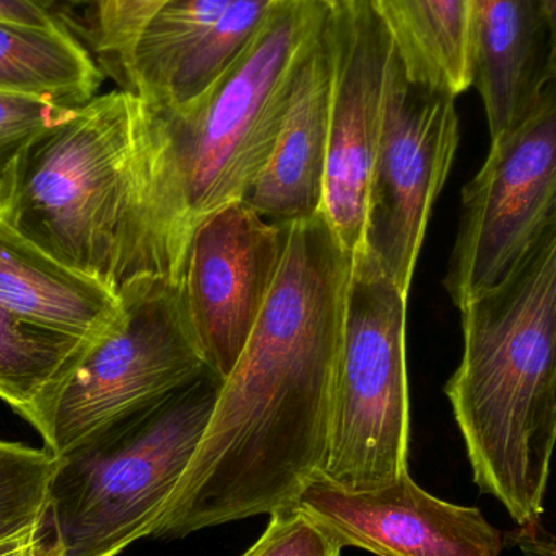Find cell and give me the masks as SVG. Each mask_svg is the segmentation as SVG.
Instances as JSON below:
<instances>
[{
	"label": "cell",
	"instance_id": "1",
	"mask_svg": "<svg viewBox=\"0 0 556 556\" xmlns=\"http://www.w3.org/2000/svg\"><path fill=\"white\" fill-rule=\"evenodd\" d=\"M353 257L323 211L291 225L269 301L153 538L274 515L319 477Z\"/></svg>",
	"mask_w": 556,
	"mask_h": 556
},
{
	"label": "cell",
	"instance_id": "2",
	"mask_svg": "<svg viewBox=\"0 0 556 556\" xmlns=\"http://www.w3.org/2000/svg\"><path fill=\"white\" fill-rule=\"evenodd\" d=\"M326 18L319 0H280L240 61L198 103L182 111L143 103L129 280L163 276L181 283L198 225L247 199L273 155L298 75Z\"/></svg>",
	"mask_w": 556,
	"mask_h": 556
},
{
	"label": "cell",
	"instance_id": "3",
	"mask_svg": "<svg viewBox=\"0 0 556 556\" xmlns=\"http://www.w3.org/2000/svg\"><path fill=\"white\" fill-rule=\"evenodd\" d=\"M459 311L463 356L444 392L473 482L519 528L541 525L556 447V211Z\"/></svg>",
	"mask_w": 556,
	"mask_h": 556
},
{
	"label": "cell",
	"instance_id": "4",
	"mask_svg": "<svg viewBox=\"0 0 556 556\" xmlns=\"http://www.w3.org/2000/svg\"><path fill=\"white\" fill-rule=\"evenodd\" d=\"M146 104L98 94L42 130L0 186V222L114 291L127 281L142 186Z\"/></svg>",
	"mask_w": 556,
	"mask_h": 556
},
{
	"label": "cell",
	"instance_id": "5",
	"mask_svg": "<svg viewBox=\"0 0 556 556\" xmlns=\"http://www.w3.org/2000/svg\"><path fill=\"white\" fill-rule=\"evenodd\" d=\"M222 384L207 369L58 457L48 509L54 556H116L153 534L204 437Z\"/></svg>",
	"mask_w": 556,
	"mask_h": 556
},
{
	"label": "cell",
	"instance_id": "6",
	"mask_svg": "<svg viewBox=\"0 0 556 556\" xmlns=\"http://www.w3.org/2000/svg\"><path fill=\"white\" fill-rule=\"evenodd\" d=\"M407 298L358 251L346 288L320 479L375 492L408 472Z\"/></svg>",
	"mask_w": 556,
	"mask_h": 556
},
{
	"label": "cell",
	"instance_id": "7",
	"mask_svg": "<svg viewBox=\"0 0 556 556\" xmlns=\"http://www.w3.org/2000/svg\"><path fill=\"white\" fill-rule=\"evenodd\" d=\"M121 316L28 418L64 456L104 425L149 407L207 371L179 281L139 276L117 290Z\"/></svg>",
	"mask_w": 556,
	"mask_h": 556
},
{
	"label": "cell",
	"instance_id": "8",
	"mask_svg": "<svg viewBox=\"0 0 556 556\" xmlns=\"http://www.w3.org/2000/svg\"><path fill=\"white\" fill-rule=\"evenodd\" d=\"M456 100L450 91L412 80L395 54L359 251L371 256L405 294L431 208L459 146Z\"/></svg>",
	"mask_w": 556,
	"mask_h": 556
},
{
	"label": "cell",
	"instance_id": "9",
	"mask_svg": "<svg viewBox=\"0 0 556 556\" xmlns=\"http://www.w3.org/2000/svg\"><path fill=\"white\" fill-rule=\"evenodd\" d=\"M556 211V78L538 106L490 142L463 189L459 231L444 287L457 309L502 280Z\"/></svg>",
	"mask_w": 556,
	"mask_h": 556
},
{
	"label": "cell",
	"instance_id": "10",
	"mask_svg": "<svg viewBox=\"0 0 556 556\" xmlns=\"http://www.w3.org/2000/svg\"><path fill=\"white\" fill-rule=\"evenodd\" d=\"M330 106L320 211L340 243L362 250L372 169L384 123L386 91L397 49L371 0L327 12Z\"/></svg>",
	"mask_w": 556,
	"mask_h": 556
},
{
	"label": "cell",
	"instance_id": "11",
	"mask_svg": "<svg viewBox=\"0 0 556 556\" xmlns=\"http://www.w3.org/2000/svg\"><path fill=\"white\" fill-rule=\"evenodd\" d=\"M291 225L273 224L244 201L205 217L186 251V313L207 368L220 376L247 349L287 254Z\"/></svg>",
	"mask_w": 556,
	"mask_h": 556
},
{
	"label": "cell",
	"instance_id": "12",
	"mask_svg": "<svg viewBox=\"0 0 556 556\" xmlns=\"http://www.w3.org/2000/svg\"><path fill=\"white\" fill-rule=\"evenodd\" d=\"M296 506L342 547L378 556H500L503 535L479 508L430 495L410 473L375 492L350 493L314 479Z\"/></svg>",
	"mask_w": 556,
	"mask_h": 556
},
{
	"label": "cell",
	"instance_id": "13",
	"mask_svg": "<svg viewBox=\"0 0 556 556\" xmlns=\"http://www.w3.org/2000/svg\"><path fill=\"white\" fill-rule=\"evenodd\" d=\"M329 106L324 23L298 75L273 155L244 199L267 222L294 224L313 217L323 207Z\"/></svg>",
	"mask_w": 556,
	"mask_h": 556
},
{
	"label": "cell",
	"instance_id": "14",
	"mask_svg": "<svg viewBox=\"0 0 556 556\" xmlns=\"http://www.w3.org/2000/svg\"><path fill=\"white\" fill-rule=\"evenodd\" d=\"M548 81V38L539 0H473L472 87L490 142L518 126Z\"/></svg>",
	"mask_w": 556,
	"mask_h": 556
},
{
	"label": "cell",
	"instance_id": "15",
	"mask_svg": "<svg viewBox=\"0 0 556 556\" xmlns=\"http://www.w3.org/2000/svg\"><path fill=\"white\" fill-rule=\"evenodd\" d=\"M0 304L26 323L85 342L110 332L121 316L117 291L59 263L3 222Z\"/></svg>",
	"mask_w": 556,
	"mask_h": 556
},
{
	"label": "cell",
	"instance_id": "16",
	"mask_svg": "<svg viewBox=\"0 0 556 556\" xmlns=\"http://www.w3.org/2000/svg\"><path fill=\"white\" fill-rule=\"evenodd\" d=\"M412 80L450 93L472 87L473 0H372Z\"/></svg>",
	"mask_w": 556,
	"mask_h": 556
},
{
	"label": "cell",
	"instance_id": "17",
	"mask_svg": "<svg viewBox=\"0 0 556 556\" xmlns=\"http://www.w3.org/2000/svg\"><path fill=\"white\" fill-rule=\"evenodd\" d=\"M104 78L77 33L0 20V91L80 108Z\"/></svg>",
	"mask_w": 556,
	"mask_h": 556
},
{
	"label": "cell",
	"instance_id": "18",
	"mask_svg": "<svg viewBox=\"0 0 556 556\" xmlns=\"http://www.w3.org/2000/svg\"><path fill=\"white\" fill-rule=\"evenodd\" d=\"M91 343L26 323L0 304V399L28 421Z\"/></svg>",
	"mask_w": 556,
	"mask_h": 556
},
{
	"label": "cell",
	"instance_id": "19",
	"mask_svg": "<svg viewBox=\"0 0 556 556\" xmlns=\"http://www.w3.org/2000/svg\"><path fill=\"white\" fill-rule=\"evenodd\" d=\"M280 0H233L211 31L173 71L152 110L182 111L198 103L248 51Z\"/></svg>",
	"mask_w": 556,
	"mask_h": 556
},
{
	"label": "cell",
	"instance_id": "20",
	"mask_svg": "<svg viewBox=\"0 0 556 556\" xmlns=\"http://www.w3.org/2000/svg\"><path fill=\"white\" fill-rule=\"evenodd\" d=\"M233 0H165L140 29L121 90L155 100L179 62L211 31Z\"/></svg>",
	"mask_w": 556,
	"mask_h": 556
},
{
	"label": "cell",
	"instance_id": "21",
	"mask_svg": "<svg viewBox=\"0 0 556 556\" xmlns=\"http://www.w3.org/2000/svg\"><path fill=\"white\" fill-rule=\"evenodd\" d=\"M55 464L46 447L0 440V539L48 519Z\"/></svg>",
	"mask_w": 556,
	"mask_h": 556
},
{
	"label": "cell",
	"instance_id": "22",
	"mask_svg": "<svg viewBox=\"0 0 556 556\" xmlns=\"http://www.w3.org/2000/svg\"><path fill=\"white\" fill-rule=\"evenodd\" d=\"M153 0H88L81 36L106 77L117 87L126 81L130 54L140 29L152 13Z\"/></svg>",
	"mask_w": 556,
	"mask_h": 556
},
{
	"label": "cell",
	"instance_id": "23",
	"mask_svg": "<svg viewBox=\"0 0 556 556\" xmlns=\"http://www.w3.org/2000/svg\"><path fill=\"white\" fill-rule=\"evenodd\" d=\"M75 110L41 98L0 91V186L23 149Z\"/></svg>",
	"mask_w": 556,
	"mask_h": 556
},
{
	"label": "cell",
	"instance_id": "24",
	"mask_svg": "<svg viewBox=\"0 0 556 556\" xmlns=\"http://www.w3.org/2000/svg\"><path fill=\"white\" fill-rule=\"evenodd\" d=\"M342 548L294 505L270 515L269 528L243 556H340Z\"/></svg>",
	"mask_w": 556,
	"mask_h": 556
},
{
	"label": "cell",
	"instance_id": "25",
	"mask_svg": "<svg viewBox=\"0 0 556 556\" xmlns=\"http://www.w3.org/2000/svg\"><path fill=\"white\" fill-rule=\"evenodd\" d=\"M88 0H0V20L64 28L81 38V15Z\"/></svg>",
	"mask_w": 556,
	"mask_h": 556
},
{
	"label": "cell",
	"instance_id": "26",
	"mask_svg": "<svg viewBox=\"0 0 556 556\" xmlns=\"http://www.w3.org/2000/svg\"><path fill=\"white\" fill-rule=\"evenodd\" d=\"M0 556H54L48 519L0 539Z\"/></svg>",
	"mask_w": 556,
	"mask_h": 556
},
{
	"label": "cell",
	"instance_id": "27",
	"mask_svg": "<svg viewBox=\"0 0 556 556\" xmlns=\"http://www.w3.org/2000/svg\"><path fill=\"white\" fill-rule=\"evenodd\" d=\"M518 547L525 556H556V538L541 525L522 529Z\"/></svg>",
	"mask_w": 556,
	"mask_h": 556
},
{
	"label": "cell",
	"instance_id": "28",
	"mask_svg": "<svg viewBox=\"0 0 556 556\" xmlns=\"http://www.w3.org/2000/svg\"><path fill=\"white\" fill-rule=\"evenodd\" d=\"M548 38V78H556V0H539Z\"/></svg>",
	"mask_w": 556,
	"mask_h": 556
},
{
	"label": "cell",
	"instance_id": "29",
	"mask_svg": "<svg viewBox=\"0 0 556 556\" xmlns=\"http://www.w3.org/2000/svg\"><path fill=\"white\" fill-rule=\"evenodd\" d=\"M324 9L329 13L343 12V10L356 9L368 0H319ZM372 2V0H371Z\"/></svg>",
	"mask_w": 556,
	"mask_h": 556
},
{
	"label": "cell",
	"instance_id": "30",
	"mask_svg": "<svg viewBox=\"0 0 556 556\" xmlns=\"http://www.w3.org/2000/svg\"><path fill=\"white\" fill-rule=\"evenodd\" d=\"M163 2H165V0H153L152 13L155 12V10L159 9L160 3H163ZM152 13H150V15H152Z\"/></svg>",
	"mask_w": 556,
	"mask_h": 556
}]
</instances>
